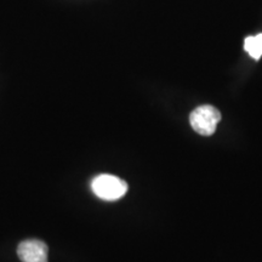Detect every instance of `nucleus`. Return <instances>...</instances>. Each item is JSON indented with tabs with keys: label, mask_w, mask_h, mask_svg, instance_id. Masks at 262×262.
Here are the masks:
<instances>
[{
	"label": "nucleus",
	"mask_w": 262,
	"mask_h": 262,
	"mask_svg": "<svg viewBox=\"0 0 262 262\" xmlns=\"http://www.w3.org/2000/svg\"><path fill=\"white\" fill-rule=\"evenodd\" d=\"M220 120L221 113L219 112L217 108L208 106V104L195 108L189 116L192 129L202 136L212 135Z\"/></svg>",
	"instance_id": "2"
},
{
	"label": "nucleus",
	"mask_w": 262,
	"mask_h": 262,
	"mask_svg": "<svg viewBox=\"0 0 262 262\" xmlns=\"http://www.w3.org/2000/svg\"><path fill=\"white\" fill-rule=\"evenodd\" d=\"M49 248L39 239H27L17 247V255L22 262H48Z\"/></svg>",
	"instance_id": "3"
},
{
	"label": "nucleus",
	"mask_w": 262,
	"mask_h": 262,
	"mask_svg": "<svg viewBox=\"0 0 262 262\" xmlns=\"http://www.w3.org/2000/svg\"><path fill=\"white\" fill-rule=\"evenodd\" d=\"M244 49L251 57L255 58V60H258L262 56V33L245 39Z\"/></svg>",
	"instance_id": "4"
},
{
	"label": "nucleus",
	"mask_w": 262,
	"mask_h": 262,
	"mask_svg": "<svg viewBox=\"0 0 262 262\" xmlns=\"http://www.w3.org/2000/svg\"><path fill=\"white\" fill-rule=\"evenodd\" d=\"M91 189L97 198L107 202H114L126 194L127 183L118 176L102 173L93 180Z\"/></svg>",
	"instance_id": "1"
}]
</instances>
